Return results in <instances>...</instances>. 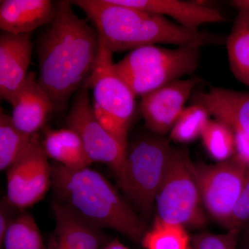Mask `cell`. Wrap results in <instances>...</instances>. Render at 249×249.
I'll return each mask as SVG.
<instances>
[{"instance_id":"cell-14","label":"cell","mask_w":249,"mask_h":249,"mask_svg":"<svg viewBox=\"0 0 249 249\" xmlns=\"http://www.w3.org/2000/svg\"><path fill=\"white\" fill-rule=\"evenodd\" d=\"M58 9V1L50 0H1L0 28L16 35L31 34L53 22Z\"/></svg>"},{"instance_id":"cell-21","label":"cell","mask_w":249,"mask_h":249,"mask_svg":"<svg viewBox=\"0 0 249 249\" xmlns=\"http://www.w3.org/2000/svg\"><path fill=\"white\" fill-rule=\"evenodd\" d=\"M145 249H193L186 228L156 217L151 230L142 240Z\"/></svg>"},{"instance_id":"cell-18","label":"cell","mask_w":249,"mask_h":249,"mask_svg":"<svg viewBox=\"0 0 249 249\" xmlns=\"http://www.w3.org/2000/svg\"><path fill=\"white\" fill-rule=\"evenodd\" d=\"M48 158L70 169H83L92 163L79 136L71 129H47L42 143Z\"/></svg>"},{"instance_id":"cell-11","label":"cell","mask_w":249,"mask_h":249,"mask_svg":"<svg viewBox=\"0 0 249 249\" xmlns=\"http://www.w3.org/2000/svg\"><path fill=\"white\" fill-rule=\"evenodd\" d=\"M199 82L197 78L176 80L142 96L140 110L148 131L160 136L170 132Z\"/></svg>"},{"instance_id":"cell-30","label":"cell","mask_w":249,"mask_h":249,"mask_svg":"<svg viewBox=\"0 0 249 249\" xmlns=\"http://www.w3.org/2000/svg\"><path fill=\"white\" fill-rule=\"evenodd\" d=\"M244 228L245 231L242 237V246L244 249H249V221Z\"/></svg>"},{"instance_id":"cell-15","label":"cell","mask_w":249,"mask_h":249,"mask_svg":"<svg viewBox=\"0 0 249 249\" xmlns=\"http://www.w3.org/2000/svg\"><path fill=\"white\" fill-rule=\"evenodd\" d=\"M124 5L160 16H168L188 30L198 31L208 23L224 22L227 19L217 10L197 2L179 0H114Z\"/></svg>"},{"instance_id":"cell-7","label":"cell","mask_w":249,"mask_h":249,"mask_svg":"<svg viewBox=\"0 0 249 249\" xmlns=\"http://www.w3.org/2000/svg\"><path fill=\"white\" fill-rule=\"evenodd\" d=\"M194 165L186 149H174L168 171L156 198L157 217L185 228L204 225L206 217Z\"/></svg>"},{"instance_id":"cell-1","label":"cell","mask_w":249,"mask_h":249,"mask_svg":"<svg viewBox=\"0 0 249 249\" xmlns=\"http://www.w3.org/2000/svg\"><path fill=\"white\" fill-rule=\"evenodd\" d=\"M70 1H59L53 22L37 42L39 84L54 110L66 108L81 89L97 60L100 37L95 28L73 12Z\"/></svg>"},{"instance_id":"cell-24","label":"cell","mask_w":249,"mask_h":249,"mask_svg":"<svg viewBox=\"0 0 249 249\" xmlns=\"http://www.w3.org/2000/svg\"><path fill=\"white\" fill-rule=\"evenodd\" d=\"M201 139L206 151L214 160L226 161L233 157L235 141L232 129L217 120H210L205 126Z\"/></svg>"},{"instance_id":"cell-13","label":"cell","mask_w":249,"mask_h":249,"mask_svg":"<svg viewBox=\"0 0 249 249\" xmlns=\"http://www.w3.org/2000/svg\"><path fill=\"white\" fill-rule=\"evenodd\" d=\"M10 104L15 126L31 136L45 126L55 111L52 100L39 84L34 72L28 73L24 84Z\"/></svg>"},{"instance_id":"cell-29","label":"cell","mask_w":249,"mask_h":249,"mask_svg":"<svg viewBox=\"0 0 249 249\" xmlns=\"http://www.w3.org/2000/svg\"><path fill=\"white\" fill-rule=\"evenodd\" d=\"M231 4L237 11H242L249 14V0H233Z\"/></svg>"},{"instance_id":"cell-4","label":"cell","mask_w":249,"mask_h":249,"mask_svg":"<svg viewBox=\"0 0 249 249\" xmlns=\"http://www.w3.org/2000/svg\"><path fill=\"white\" fill-rule=\"evenodd\" d=\"M174 149L163 136L142 133L127 145L124 163L116 173L119 188L145 218L152 213Z\"/></svg>"},{"instance_id":"cell-3","label":"cell","mask_w":249,"mask_h":249,"mask_svg":"<svg viewBox=\"0 0 249 249\" xmlns=\"http://www.w3.org/2000/svg\"><path fill=\"white\" fill-rule=\"evenodd\" d=\"M56 201L98 228L111 229L135 242L146 233L142 219L101 174L91 168L52 166Z\"/></svg>"},{"instance_id":"cell-8","label":"cell","mask_w":249,"mask_h":249,"mask_svg":"<svg viewBox=\"0 0 249 249\" xmlns=\"http://www.w3.org/2000/svg\"><path fill=\"white\" fill-rule=\"evenodd\" d=\"M249 168L234 157L217 164L194 165L203 206L225 228L240 197Z\"/></svg>"},{"instance_id":"cell-28","label":"cell","mask_w":249,"mask_h":249,"mask_svg":"<svg viewBox=\"0 0 249 249\" xmlns=\"http://www.w3.org/2000/svg\"><path fill=\"white\" fill-rule=\"evenodd\" d=\"M9 206V203L5 199L4 202H1V210H0V245H1V247H2L8 229L11 226V223L14 221V219H11L9 211H8Z\"/></svg>"},{"instance_id":"cell-2","label":"cell","mask_w":249,"mask_h":249,"mask_svg":"<svg viewBox=\"0 0 249 249\" xmlns=\"http://www.w3.org/2000/svg\"><path fill=\"white\" fill-rule=\"evenodd\" d=\"M70 1L84 11L113 53L157 44L202 47L227 42V37L190 31L166 17L117 4L114 0Z\"/></svg>"},{"instance_id":"cell-16","label":"cell","mask_w":249,"mask_h":249,"mask_svg":"<svg viewBox=\"0 0 249 249\" xmlns=\"http://www.w3.org/2000/svg\"><path fill=\"white\" fill-rule=\"evenodd\" d=\"M193 101L204 106L216 120L249 137V92L213 87L196 93Z\"/></svg>"},{"instance_id":"cell-20","label":"cell","mask_w":249,"mask_h":249,"mask_svg":"<svg viewBox=\"0 0 249 249\" xmlns=\"http://www.w3.org/2000/svg\"><path fill=\"white\" fill-rule=\"evenodd\" d=\"M36 135V134H35ZM34 135L22 132L15 126L11 116L0 114V169L9 170L30 145Z\"/></svg>"},{"instance_id":"cell-9","label":"cell","mask_w":249,"mask_h":249,"mask_svg":"<svg viewBox=\"0 0 249 249\" xmlns=\"http://www.w3.org/2000/svg\"><path fill=\"white\" fill-rule=\"evenodd\" d=\"M67 127L79 136L91 162L103 163L116 173L124 163L127 145L103 127L93 110L89 90L81 88L74 95L66 118Z\"/></svg>"},{"instance_id":"cell-27","label":"cell","mask_w":249,"mask_h":249,"mask_svg":"<svg viewBox=\"0 0 249 249\" xmlns=\"http://www.w3.org/2000/svg\"><path fill=\"white\" fill-rule=\"evenodd\" d=\"M235 153L233 157L249 168V137L244 132L233 130Z\"/></svg>"},{"instance_id":"cell-5","label":"cell","mask_w":249,"mask_h":249,"mask_svg":"<svg viewBox=\"0 0 249 249\" xmlns=\"http://www.w3.org/2000/svg\"><path fill=\"white\" fill-rule=\"evenodd\" d=\"M200 49L192 46L176 49L144 46L130 51L115 63V68L136 97L142 98L196 71Z\"/></svg>"},{"instance_id":"cell-31","label":"cell","mask_w":249,"mask_h":249,"mask_svg":"<svg viewBox=\"0 0 249 249\" xmlns=\"http://www.w3.org/2000/svg\"><path fill=\"white\" fill-rule=\"evenodd\" d=\"M103 249H129L127 247H124L120 242H118L117 240L113 241L111 243H109L107 247H105Z\"/></svg>"},{"instance_id":"cell-12","label":"cell","mask_w":249,"mask_h":249,"mask_svg":"<svg viewBox=\"0 0 249 249\" xmlns=\"http://www.w3.org/2000/svg\"><path fill=\"white\" fill-rule=\"evenodd\" d=\"M31 34H0V96L11 103L24 84L32 56Z\"/></svg>"},{"instance_id":"cell-23","label":"cell","mask_w":249,"mask_h":249,"mask_svg":"<svg viewBox=\"0 0 249 249\" xmlns=\"http://www.w3.org/2000/svg\"><path fill=\"white\" fill-rule=\"evenodd\" d=\"M207 109L196 103L185 107L170 130V138L179 143H188L199 138L210 120Z\"/></svg>"},{"instance_id":"cell-19","label":"cell","mask_w":249,"mask_h":249,"mask_svg":"<svg viewBox=\"0 0 249 249\" xmlns=\"http://www.w3.org/2000/svg\"><path fill=\"white\" fill-rule=\"evenodd\" d=\"M226 45L231 71L249 88V14L237 11Z\"/></svg>"},{"instance_id":"cell-10","label":"cell","mask_w":249,"mask_h":249,"mask_svg":"<svg viewBox=\"0 0 249 249\" xmlns=\"http://www.w3.org/2000/svg\"><path fill=\"white\" fill-rule=\"evenodd\" d=\"M52 186V165L34 135L30 145L8 170L6 196L10 205L24 209L43 199Z\"/></svg>"},{"instance_id":"cell-26","label":"cell","mask_w":249,"mask_h":249,"mask_svg":"<svg viewBox=\"0 0 249 249\" xmlns=\"http://www.w3.org/2000/svg\"><path fill=\"white\" fill-rule=\"evenodd\" d=\"M249 221V168L245 183L227 229L229 231L240 232Z\"/></svg>"},{"instance_id":"cell-22","label":"cell","mask_w":249,"mask_h":249,"mask_svg":"<svg viewBox=\"0 0 249 249\" xmlns=\"http://www.w3.org/2000/svg\"><path fill=\"white\" fill-rule=\"evenodd\" d=\"M3 245L4 249H47L35 219L27 213L14 219Z\"/></svg>"},{"instance_id":"cell-6","label":"cell","mask_w":249,"mask_h":249,"mask_svg":"<svg viewBox=\"0 0 249 249\" xmlns=\"http://www.w3.org/2000/svg\"><path fill=\"white\" fill-rule=\"evenodd\" d=\"M82 88L92 89L93 110L103 127L128 145L127 133L135 112L136 96L118 73L113 53L101 38L96 64Z\"/></svg>"},{"instance_id":"cell-17","label":"cell","mask_w":249,"mask_h":249,"mask_svg":"<svg viewBox=\"0 0 249 249\" xmlns=\"http://www.w3.org/2000/svg\"><path fill=\"white\" fill-rule=\"evenodd\" d=\"M55 227L47 249H98L101 235L98 228L58 201L52 204Z\"/></svg>"},{"instance_id":"cell-25","label":"cell","mask_w":249,"mask_h":249,"mask_svg":"<svg viewBox=\"0 0 249 249\" xmlns=\"http://www.w3.org/2000/svg\"><path fill=\"white\" fill-rule=\"evenodd\" d=\"M238 232L229 231L226 235L202 232L191 239L193 249H236Z\"/></svg>"}]
</instances>
